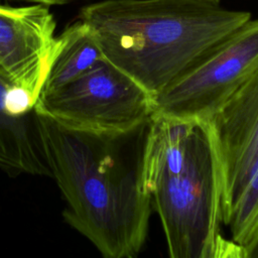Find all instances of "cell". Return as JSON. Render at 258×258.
I'll return each instance as SVG.
<instances>
[{
	"label": "cell",
	"instance_id": "obj_1",
	"mask_svg": "<svg viewBox=\"0 0 258 258\" xmlns=\"http://www.w3.org/2000/svg\"><path fill=\"white\" fill-rule=\"evenodd\" d=\"M151 119L128 133L98 134L38 115L51 177L67 205L63 219L106 258L135 257L147 237L152 203L143 153Z\"/></svg>",
	"mask_w": 258,
	"mask_h": 258
},
{
	"label": "cell",
	"instance_id": "obj_2",
	"mask_svg": "<svg viewBox=\"0 0 258 258\" xmlns=\"http://www.w3.org/2000/svg\"><path fill=\"white\" fill-rule=\"evenodd\" d=\"M143 181L170 258L247 257L243 247L221 234L222 174L210 120L153 115Z\"/></svg>",
	"mask_w": 258,
	"mask_h": 258
},
{
	"label": "cell",
	"instance_id": "obj_3",
	"mask_svg": "<svg viewBox=\"0 0 258 258\" xmlns=\"http://www.w3.org/2000/svg\"><path fill=\"white\" fill-rule=\"evenodd\" d=\"M249 19L208 0H104L80 12L104 57L153 98Z\"/></svg>",
	"mask_w": 258,
	"mask_h": 258
},
{
	"label": "cell",
	"instance_id": "obj_4",
	"mask_svg": "<svg viewBox=\"0 0 258 258\" xmlns=\"http://www.w3.org/2000/svg\"><path fill=\"white\" fill-rule=\"evenodd\" d=\"M35 112L77 131L131 132L154 115V98L105 57L71 83L42 93Z\"/></svg>",
	"mask_w": 258,
	"mask_h": 258
},
{
	"label": "cell",
	"instance_id": "obj_5",
	"mask_svg": "<svg viewBox=\"0 0 258 258\" xmlns=\"http://www.w3.org/2000/svg\"><path fill=\"white\" fill-rule=\"evenodd\" d=\"M258 70V18L249 19L154 97V115L210 120Z\"/></svg>",
	"mask_w": 258,
	"mask_h": 258
},
{
	"label": "cell",
	"instance_id": "obj_6",
	"mask_svg": "<svg viewBox=\"0 0 258 258\" xmlns=\"http://www.w3.org/2000/svg\"><path fill=\"white\" fill-rule=\"evenodd\" d=\"M210 121L220 157L226 225L258 164V70Z\"/></svg>",
	"mask_w": 258,
	"mask_h": 258
},
{
	"label": "cell",
	"instance_id": "obj_7",
	"mask_svg": "<svg viewBox=\"0 0 258 258\" xmlns=\"http://www.w3.org/2000/svg\"><path fill=\"white\" fill-rule=\"evenodd\" d=\"M55 20L44 4H0V78L38 99L54 53Z\"/></svg>",
	"mask_w": 258,
	"mask_h": 258
},
{
	"label": "cell",
	"instance_id": "obj_8",
	"mask_svg": "<svg viewBox=\"0 0 258 258\" xmlns=\"http://www.w3.org/2000/svg\"><path fill=\"white\" fill-rule=\"evenodd\" d=\"M36 99L0 78V169L51 177L38 128Z\"/></svg>",
	"mask_w": 258,
	"mask_h": 258
},
{
	"label": "cell",
	"instance_id": "obj_9",
	"mask_svg": "<svg viewBox=\"0 0 258 258\" xmlns=\"http://www.w3.org/2000/svg\"><path fill=\"white\" fill-rule=\"evenodd\" d=\"M103 57L90 28L82 21L72 24L56 36L54 53L40 94L71 83Z\"/></svg>",
	"mask_w": 258,
	"mask_h": 258
},
{
	"label": "cell",
	"instance_id": "obj_10",
	"mask_svg": "<svg viewBox=\"0 0 258 258\" xmlns=\"http://www.w3.org/2000/svg\"><path fill=\"white\" fill-rule=\"evenodd\" d=\"M226 226L230 229L232 241L243 247L249 258L258 240V164Z\"/></svg>",
	"mask_w": 258,
	"mask_h": 258
},
{
	"label": "cell",
	"instance_id": "obj_11",
	"mask_svg": "<svg viewBox=\"0 0 258 258\" xmlns=\"http://www.w3.org/2000/svg\"><path fill=\"white\" fill-rule=\"evenodd\" d=\"M14 1H22L30 4H44L47 6H52V5H64L74 0H14Z\"/></svg>",
	"mask_w": 258,
	"mask_h": 258
},
{
	"label": "cell",
	"instance_id": "obj_12",
	"mask_svg": "<svg viewBox=\"0 0 258 258\" xmlns=\"http://www.w3.org/2000/svg\"><path fill=\"white\" fill-rule=\"evenodd\" d=\"M249 258H258V240L256 241L254 247L252 248V250L249 254Z\"/></svg>",
	"mask_w": 258,
	"mask_h": 258
},
{
	"label": "cell",
	"instance_id": "obj_13",
	"mask_svg": "<svg viewBox=\"0 0 258 258\" xmlns=\"http://www.w3.org/2000/svg\"><path fill=\"white\" fill-rule=\"evenodd\" d=\"M208 1H211V2H214V3H219L221 2V0H208Z\"/></svg>",
	"mask_w": 258,
	"mask_h": 258
}]
</instances>
